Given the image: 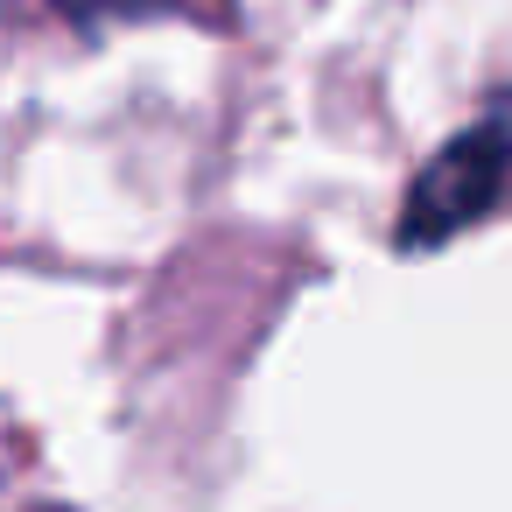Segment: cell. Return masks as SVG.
I'll list each match as a JSON object with an SVG mask.
<instances>
[{
	"label": "cell",
	"instance_id": "obj_1",
	"mask_svg": "<svg viewBox=\"0 0 512 512\" xmlns=\"http://www.w3.org/2000/svg\"><path fill=\"white\" fill-rule=\"evenodd\" d=\"M498 190H505V120L484 113L477 127H463L456 141H442L428 155V169L407 190V211H400V232L393 239L407 253H428V246L484 225L498 211Z\"/></svg>",
	"mask_w": 512,
	"mask_h": 512
}]
</instances>
